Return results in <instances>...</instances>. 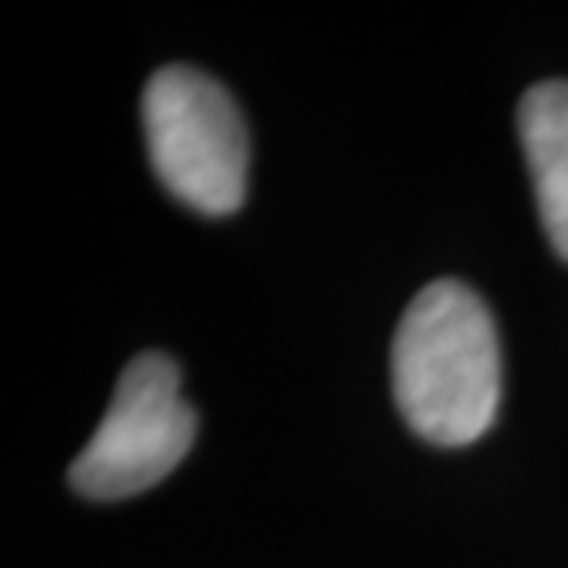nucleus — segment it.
Instances as JSON below:
<instances>
[{"mask_svg": "<svg viewBox=\"0 0 568 568\" xmlns=\"http://www.w3.org/2000/svg\"><path fill=\"white\" fill-rule=\"evenodd\" d=\"M520 144L554 252L568 258V82L531 85L517 108Z\"/></svg>", "mask_w": 568, "mask_h": 568, "instance_id": "nucleus-4", "label": "nucleus"}, {"mask_svg": "<svg viewBox=\"0 0 568 568\" xmlns=\"http://www.w3.org/2000/svg\"><path fill=\"white\" fill-rule=\"evenodd\" d=\"M144 138L159 181L192 211L222 219L247 196V130L233 97L196 67L144 85Z\"/></svg>", "mask_w": 568, "mask_h": 568, "instance_id": "nucleus-2", "label": "nucleus"}, {"mask_svg": "<svg viewBox=\"0 0 568 568\" xmlns=\"http://www.w3.org/2000/svg\"><path fill=\"white\" fill-rule=\"evenodd\" d=\"M192 439L196 414L181 395L178 362L148 351L122 369L104 422L71 465V484L97 503L141 495L185 458Z\"/></svg>", "mask_w": 568, "mask_h": 568, "instance_id": "nucleus-3", "label": "nucleus"}, {"mask_svg": "<svg viewBox=\"0 0 568 568\" xmlns=\"http://www.w3.org/2000/svg\"><path fill=\"white\" fill-rule=\"evenodd\" d=\"M395 403L417 436L465 447L495 422L503 392L498 336L469 284L443 277L406 306L392 344Z\"/></svg>", "mask_w": 568, "mask_h": 568, "instance_id": "nucleus-1", "label": "nucleus"}]
</instances>
